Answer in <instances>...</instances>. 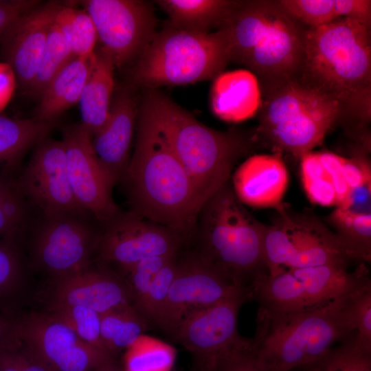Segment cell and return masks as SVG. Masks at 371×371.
I'll return each instance as SVG.
<instances>
[{
    "label": "cell",
    "instance_id": "45",
    "mask_svg": "<svg viewBox=\"0 0 371 371\" xmlns=\"http://www.w3.org/2000/svg\"><path fill=\"white\" fill-rule=\"evenodd\" d=\"M41 3L38 0H0V40L16 19Z\"/></svg>",
    "mask_w": 371,
    "mask_h": 371
},
{
    "label": "cell",
    "instance_id": "10",
    "mask_svg": "<svg viewBox=\"0 0 371 371\" xmlns=\"http://www.w3.org/2000/svg\"><path fill=\"white\" fill-rule=\"evenodd\" d=\"M264 225L262 250L267 273L322 265L348 266L353 258L336 234L308 213L293 214L285 205Z\"/></svg>",
    "mask_w": 371,
    "mask_h": 371
},
{
    "label": "cell",
    "instance_id": "35",
    "mask_svg": "<svg viewBox=\"0 0 371 371\" xmlns=\"http://www.w3.org/2000/svg\"><path fill=\"white\" fill-rule=\"evenodd\" d=\"M317 366L321 371H371V349L360 346L353 336L333 348Z\"/></svg>",
    "mask_w": 371,
    "mask_h": 371
},
{
    "label": "cell",
    "instance_id": "18",
    "mask_svg": "<svg viewBox=\"0 0 371 371\" xmlns=\"http://www.w3.org/2000/svg\"><path fill=\"white\" fill-rule=\"evenodd\" d=\"M93 245L89 226L75 214L60 213L45 216L33 251L38 265L59 279L88 268Z\"/></svg>",
    "mask_w": 371,
    "mask_h": 371
},
{
    "label": "cell",
    "instance_id": "7",
    "mask_svg": "<svg viewBox=\"0 0 371 371\" xmlns=\"http://www.w3.org/2000/svg\"><path fill=\"white\" fill-rule=\"evenodd\" d=\"M262 97L254 135L276 152L300 159L320 145L335 126L345 127L340 105L300 77Z\"/></svg>",
    "mask_w": 371,
    "mask_h": 371
},
{
    "label": "cell",
    "instance_id": "31",
    "mask_svg": "<svg viewBox=\"0 0 371 371\" xmlns=\"http://www.w3.org/2000/svg\"><path fill=\"white\" fill-rule=\"evenodd\" d=\"M328 223L354 260H371V214H355L335 207Z\"/></svg>",
    "mask_w": 371,
    "mask_h": 371
},
{
    "label": "cell",
    "instance_id": "2",
    "mask_svg": "<svg viewBox=\"0 0 371 371\" xmlns=\"http://www.w3.org/2000/svg\"><path fill=\"white\" fill-rule=\"evenodd\" d=\"M123 180L133 212L183 238L191 234L202 205L187 172L142 104L135 149Z\"/></svg>",
    "mask_w": 371,
    "mask_h": 371
},
{
    "label": "cell",
    "instance_id": "34",
    "mask_svg": "<svg viewBox=\"0 0 371 371\" xmlns=\"http://www.w3.org/2000/svg\"><path fill=\"white\" fill-rule=\"evenodd\" d=\"M52 314L67 325L83 341L108 352L101 337L100 314L85 306L57 302L52 305Z\"/></svg>",
    "mask_w": 371,
    "mask_h": 371
},
{
    "label": "cell",
    "instance_id": "9",
    "mask_svg": "<svg viewBox=\"0 0 371 371\" xmlns=\"http://www.w3.org/2000/svg\"><path fill=\"white\" fill-rule=\"evenodd\" d=\"M370 280L362 262L355 270L322 265L293 269L275 276H257L249 288L258 304L257 315L283 314L319 307L345 296Z\"/></svg>",
    "mask_w": 371,
    "mask_h": 371
},
{
    "label": "cell",
    "instance_id": "36",
    "mask_svg": "<svg viewBox=\"0 0 371 371\" xmlns=\"http://www.w3.org/2000/svg\"><path fill=\"white\" fill-rule=\"evenodd\" d=\"M177 256L156 275L146 293L134 306L150 322L157 324L177 268Z\"/></svg>",
    "mask_w": 371,
    "mask_h": 371
},
{
    "label": "cell",
    "instance_id": "44",
    "mask_svg": "<svg viewBox=\"0 0 371 371\" xmlns=\"http://www.w3.org/2000/svg\"><path fill=\"white\" fill-rule=\"evenodd\" d=\"M337 18H347L371 29L370 0H333Z\"/></svg>",
    "mask_w": 371,
    "mask_h": 371
},
{
    "label": "cell",
    "instance_id": "1",
    "mask_svg": "<svg viewBox=\"0 0 371 371\" xmlns=\"http://www.w3.org/2000/svg\"><path fill=\"white\" fill-rule=\"evenodd\" d=\"M300 78L340 105L355 140L370 137V29L344 17L308 28Z\"/></svg>",
    "mask_w": 371,
    "mask_h": 371
},
{
    "label": "cell",
    "instance_id": "50",
    "mask_svg": "<svg viewBox=\"0 0 371 371\" xmlns=\"http://www.w3.org/2000/svg\"><path fill=\"white\" fill-rule=\"evenodd\" d=\"M107 371H116V370H115V368H114V366H113L111 367L110 368H109Z\"/></svg>",
    "mask_w": 371,
    "mask_h": 371
},
{
    "label": "cell",
    "instance_id": "33",
    "mask_svg": "<svg viewBox=\"0 0 371 371\" xmlns=\"http://www.w3.org/2000/svg\"><path fill=\"white\" fill-rule=\"evenodd\" d=\"M175 350L158 339L141 336L126 349L124 363L126 371H169Z\"/></svg>",
    "mask_w": 371,
    "mask_h": 371
},
{
    "label": "cell",
    "instance_id": "5",
    "mask_svg": "<svg viewBox=\"0 0 371 371\" xmlns=\"http://www.w3.org/2000/svg\"><path fill=\"white\" fill-rule=\"evenodd\" d=\"M355 290L319 307L257 315L251 341L259 366L264 371L315 366L337 342L355 336L351 302Z\"/></svg>",
    "mask_w": 371,
    "mask_h": 371
},
{
    "label": "cell",
    "instance_id": "12",
    "mask_svg": "<svg viewBox=\"0 0 371 371\" xmlns=\"http://www.w3.org/2000/svg\"><path fill=\"white\" fill-rule=\"evenodd\" d=\"M16 333L49 371H94L114 364L113 355L83 341L52 314L24 316L16 321Z\"/></svg>",
    "mask_w": 371,
    "mask_h": 371
},
{
    "label": "cell",
    "instance_id": "42",
    "mask_svg": "<svg viewBox=\"0 0 371 371\" xmlns=\"http://www.w3.org/2000/svg\"><path fill=\"white\" fill-rule=\"evenodd\" d=\"M214 371H264L256 358L251 339L243 338L218 361Z\"/></svg>",
    "mask_w": 371,
    "mask_h": 371
},
{
    "label": "cell",
    "instance_id": "4",
    "mask_svg": "<svg viewBox=\"0 0 371 371\" xmlns=\"http://www.w3.org/2000/svg\"><path fill=\"white\" fill-rule=\"evenodd\" d=\"M146 91L141 104L187 172L203 205L230 180L234 165L248 154L256 137L211 128L157 89Z\"/></svg>",
    "mask_w": 371,
    "mask_h": 371
},
{
    "label": "cell",
    "instance_id": "19",
    "mask_svg": "<svg viewBox=\"0 0 371 371\" xmlns=\"http://www.w3.org/2000/svg\"><path fill=\"white\" fill-rule=\"evenodd\" d=\"M61 3H41L16 19L0 40V54L20 88L27 91L36 76L55 14Z\"/></svg>",
    "mask_w": 371,
    "mask_h": 371
},
{
    "label": "cell",
    "instance_id": "6",
    "mask_svg": "<svg viewBox=\"0 0 371 371\" xmlns=\"http://www.w3.org/2000/svg\"><path fill=\"white\" fill-rule=\"evenodd\" d=\"M197 254L236 284L249 290L254 279L267 272L264 260V225L236 196L230 180L202 205Z\"/></svg>",
    "mask_w": 371,
    "mask_h": 371
},
{
    "label": "cell",
    "instance_id": "14",
    "mask_svg": "<svg viewBox=\"0 0 371 371\" xmlns=\"http://www.w3.org/2000/svg\"><path fill=\"white\" fill-rule=\"evenodd\" d=\"M249 290L236 284L197 252L177 259V271L157 325L171 333L192 314Z\"/></svg>",
    "mask_w": 371,
    "mask_h": 371
},
{
    "label": "cell",
    "instance_id": "25",
    "mask_svg": "<svg viewBox=\"0 0 371 371\" xmlns=\"http://www.w3.org/2000/svg\"><path fill=\"white\" fill-rule=\"evenodd\" d=\"M115 69L106 54L100 49L94 51L78 101L81 123L93 136L103 126L109 115L114 94Z\"/></svg>",
    "mask_w": 371,
    "mask_h": 371
},
{
    "label": "cell",
    "instance_id": "41",
    "mask_svg": "<svg viewBox=\"0 0 371 371\" xmlns=\"http://www.w3.org/2000/svg\"><path fill=\"white\" fill-rule=\"evenodd\" d=\"M0 371H49L46 365L19 339L0 348Z\"/></svg>",
    "mask_w": 371,
    "mask_h": 371
},
{
    "label": "cell",
    "instance_id": "21",
    "mask_svg": "<svg viewBox=\"0 0 371 371\" xmlns=\"http://www.w3.org/2000/svg\"><path fill=\"white\" fill-rule=\"evenodd\" d=\"M137 111L131 90L128 87L117 90L107 120L93 136L97 159L115 184L123 179L129 164Z\"/></svg>",
    "mask_w": 371,
    "mask_h": 371
},
{
    "label": "cell",
    "instance_id": "40",
    "mask_svg": "<svg viewBox=\"0 0 371 371\" xmlns=\"http://www.w3.org/2000/svg\"><path fill=\"white\" fill-rule=\"evenodd\" d=\"M351 304L354 339L360 346L371 349V280L353 293Z\"/></svg>",
    "mask_w": 371,
    "mask_h": 371
},
{
    "label": "cell",
    "instance_id": "46",
    "mask_svg": "<svg viewBox=\"0 0 371 371\" xmlns=\"http://www.w3.org/2000/svg\"><path fill=\"white\" fill-rule=\"evenodd\" d=\"M16 79L11 68L5 63H0V109L9 100Z\"/></svg>",
    "mask_w": 371,
    "mask_h": 371
},
{
    "label": "cell",
    "instance_id": "26",
    "mask_svg": "<svg viewBox=\"0 0 371 371\" xmlns=\"http://www.w3.org/2000/svg\"><path fill=\"white\" fill-rule=\"evenodd\" d=\"M91 57L74 56L57 74L39 98L35 118L54 122L65 111L78 103L89 72Z\"/></svg>",
    "mask_w": 371,
    "mask_h": 371
},
{
    "label": "cell",
    "instance_id": "30",
    "mask_svg": "<svg viewBox=\"0 0 371 371\" xmlns=\"http://www.w3.org/2000/svg\"><path fill=\"white\" fill-rule=\"evenodd\" d=\"M76 57L89 58L98 41L94 23L85 9L60 4L54 19Z\"/></svg>",
    "mask_w": 371,
    "mask_h": 371
},
{
    "label": "cell",
    "instance_id": "38",
    "mask_svg": "<svg viewBox=\"0 0 371 371\" xmlns=\"http://www.w3.org/2000/svg\"><path fill=\"white\" fill-rule=\"evenodd\" d=\"M281 7L308 28L319 27L337 19L333 0H278Z\"/></svg>",
    "mask_w": 371,
    "mask_h": 371
},
{
    "label": "cell",
    "instance_id": "24",
    "mask_svg": "<svg viewBox=\"0 0 371 371\" xmlns=\"http://www.w3.org/2000/svg\"><path fill=\"white\" fill-rule=\"evenodd\" d=\"M211 107L220 119L241 122L258 113L262 92L256 76L247 69L222 72L214 79Z\"/></svg>",
    "mask_w": 371,
    "mask_h": 371
},
{
    "label": "cell",
    "instance_id": "11",
    "mask_svg": "<svg viewBox=\"0 0 371 371\" xmlns=\"http://www.w3.org/2000/svg\"><path fill=\"white\" fill-rule=\"evenodd\" d=\"M81 3L94 23L99 49L115 68L135 61L157 32L155 11L146 1L87 0Z\"/></svg>",
    "mask_w": 371,
    "mask_h": 371
},
{
    "label": "cell",
    "instance_id": "3",
    "mask_svg": "<svg viewBox=\"0 0 371 371\" xmlns=\"http://www.w3.org/2000/svg\"><path fill=\"white\" fill-rule=\"evenodd\" d=\"M307 29L278 0L241 1L218 28L230 63L244 65L256 76L262 96L300 77Z\"/></svg>",
    "mask_w": 371,
    "mask_h": 371
},
{
    "label": "cell",
    "instance_id": "16",
    "mask_svg": "<svg viewBox=\"0 0 371 371\" xmlns=\"http://www.w3.org/2000/svg\"><path fill=\"white\" fill-rule=\"evenodd\" d=\"M16 185L45 216L85 212L71 187L62 140L45 138L40 142Z\"/></svg>",
    "mask_w": 371,
    "mask_h": 371
},
{
    "label": "cell",
    "instance_id": "20",
    "mask_svg": "<svg viewBox=\"0 0 371 371\" xmlns=\"http://www.w3.org/2000/svg\"><path fill=\"white\" fill-rule=\"evenodd\" d=\"M299 159L302 187L313 204L341 207L359 182V169L351 157L312 150Z\"/></svg>",
    "mask_w": 371,
    "mask_h": 371
},
{
    "label": "cell",
    "instance_id": "29",
    "mask_svg": "<svg viewBox=\"0 0 371 371\" xmlns=\"http://www.w3.org/2000/svg\"><path fill=\"white\" fill-rule=\"evenodd\" d=\"M149 324L132 304L100 315V334L106 350L113 355L127 349L144 335Z\"/></svg>",
    "mask_w": 371,
    "mask_h": 371
},
{
    "label": "cell",
    "instance_id": "28",
    "mask_svg": "<svg viewBox=\"0 0 371 371\" xmlns=\"http://www.w3.org/2000/svg\"><path fill=\"white\" fill-rule=\"evenodd\" d=\"M54 122L0 115V166H14L25 153L46 138Z\"/></svg>",
    "mask_w": 371,
    "mask_h": 371
},
{
    "label": "cell",
    "instance_id": "37",
    "mask_svg": "<svg viewBox=\"0 0 371 371\" xmlns=\"http://www.w3.org/2000/svg\"><path fill=\"white\" fill-rule=\"evenodd\" d=\"M25 218L23 194L16 183L0 175V239L12 240Z\"/></svg>",
    "mask_w": 371,
    "mask_h": 371
},
{
    "label": "cell",
    "instance_id": "48",
    "mask_svg": "<svg viewBox=\"0 0 371 371\" xmlns=\"http://www.w3.org/2000/svg\"><path fill=\"white\" fill-rule=\"evenodd\" d=\"M306 371H321V370L318 366H315L310 367Z\"/></svg>",
    "mask_w": 371,
    "mask_h": 371
},
{
    "label": "cell",
    "instance_id": "47",
    "mask_svg": "<svg viewBox=\"0 0 371 371\" xmlns=\"http://www.w3.org/2000/svg\"><path fill=\"white\" fill-rule=\"evenodd\" d=\"M17 339L16 321L0 316V348L8 346Z\"/></svg>",
    "mask_w": 371,
    "mask_h": 371
},
{
    "label": "cell",
    "instance_id": "43",
    "mask_svg": "<svg viewBox=\"0 0 371 371\" xmlns=\"http://www.w3.org/2000/svg\"><path fill=\"white\" fill-rule=\"evenodd\" d=\"M11 241L0 240V295L16 285L21 273L19 258Z\"/></svg>",
    "mask_w": 371,
    "mask_h": 371
},
{
    "label": "cell",
    "instance_id": "15",
    "mask_svg": "<svg viewBox=\"0 0 371 371\" xmlns=\"http://www.w3.org/2000/svg\"><path fill=\"white\" fill-rule=\"evenodd\" d=\"M92 139L81 122L63 129L68 176L76 199L85 211L109 223L119 214L111 196L115 183L99 163Z\"/></svg>",
    "mask_w": 371,
    "mask_h": 371
},
{
    "label": "cell",
    "instance_id": "13",
    "mask_svg": "<svg viewBox=\"0 0 371 371\" xmlns=\"http://www.w3.org/2000/svg\"><path fill=\"white\" fill-rule=\"evenodd\" d=\"M249 291L234 295L186 317L170 333L193 356L196 371H214L218 361L242 339L238 316Z\"/></svg>",
    "mask_w": 371,
    "mask_h": 371
},
{
    "label": "cell",
    "instance_id": "17",
    "mask_svg": "<svg viewBox=\"0 0 371 371\" xmlns=\"http://www.w3.org/2000/svg\"><path fill=\"white\" fill-rule=\"evenodd\" d=\"M98 242L102 259L126 267L143 259L178 254L183 238L173 230L133 211L118 214Z\"/></svg>",
    "mask_w": 371,
    "mask_h": 371
},
{
    "label": "cell",
    "instance_id": "23",
    "mask_svg": "<svg viewBox=\"0 0 371 371\" xmlns=\"http://www.w3.org/2000/svg\"><path fill=\"white\" fill-rule=\"evenodd\" d=\"M54 295V302L85 306L100 315L133 302L125 281L88 268L57 279Z\"/></svg>",
    "mask_w": 371,
    "mask_h": 371
},
{
    "label": "cell",
    "instance_id": "22",
    "mask_svg": "<svg viewBox=\"0 0 371 371\" xmlns=\"http://www.w3.org/2000/svg\"><path fill=\"white\" fill-rule=\"evenodd\" d=\"M282 155L280 152L254 155L237 168L231 183L243 204L274 209L282 205L289 177Z\"/></svg>",
    "mask_w": 371,
    "mask_h": 371
},
{
    "label": "cell",
    "instance_id": "39",
    "mask_svg": "<svg viewBox=\"0 0 371 371\" xmlns=\"http://www.w3.org/2000/svg\"><path fill=\"white\" fill-rule=\"evenodd\" d=\"M176 255L153 256L126 267H122L127 274L125 281L131 295L133 306L146 293L157 273Z\"/></svg>",
    "mask_w": 371,
    "mask_h": 371
},
{
    "label": "cell",
    "instance_id": "8",
    "mask_svg": "<svg viewBox=\"0 0 371 371\" xmlns=\"http://www.w3.org/2000/svg\"><path fill=\"white\" fill-rule=\"evenodd\" d=\"M230 63L223 32L194 33L170 25L157 32L131 71L133 85L146 89L213 80Z\"/></svg>",
    "mask_w": 371,
    "mask_h": 371
},
{
    "label": "cell",
    "instance_id": "27",
    "mask_svg": "<svg viewBox=\"0 0 371 371\" xmlns=\"http://www.w3.org/2000/svg\"><path fill=\"white\" fill-rule=\"evenodd\" d=\"M159 8L168 16L173 27L194 33H208L223 24L241 1L158 0Z\"/></svg>",
    "mask_w": 371,
    "mask_h": 371
},
{
    "label": "cell",
    "instance_id": "32",
    "mask_svg": "<svg viewBox=\"0 0 371 371\" xmlns=\"http://www.w3.org/2000/svg\"><path fill=\"white\" fill-rule=\"evenodd\" d=\"M74 57L70 47L54 21L36 76L27 93L39 98L52 79Z\"/></svg>",
    "mask_w": 371,
    "mask_h": 371
},
{
    "label": "cell",
    "instance_id": "49",
    "mask_svg": "<svg viewBox=\"0 0 371 371\" xmlns=\"http://www.w3.org/2000/svg\"><path fill=\"white\" fill-rule=\"evenodd\" d=\"M113 365H111V366H107V367H105V368H101V369H99V370H94V371H107L109 368H110L111 367L113 366Z\"/></svg>",
    "mask_w": 371,
    "mask_h": 371
}]
</instances>
